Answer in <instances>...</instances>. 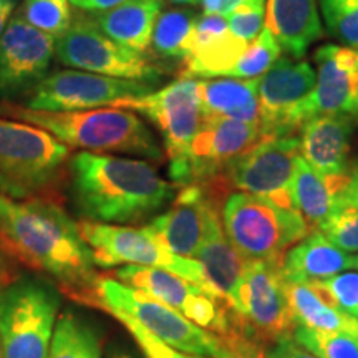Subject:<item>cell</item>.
Listing matches in <instances>:
<instances>
[{
    "label": "cell",
    "mask_w": 358,
    "mask_h": 358,
    "mask_svg": "<svg viewBox=\"0 0 358 358\" xmlns=\"http://www.w3.org/2000/svg\"><path fill=\"white\" fill-rule=\"evenodd\" d=\"M0 243L69 290L96 294L92 249L78 224L55 203L0 196Z\"/></svg>",
    "instance_id": "cell-1"
},
{
    "label": "cell",
    "mask_w": 358,
    "mask_h": 358,
    "mask_svg": "<svg viewBox=\"0 0 358 358\" xmlns=\"http://www.w3.org/2000/svg\"><path fill=\"white\" fill-rule=\"evenodd\" d=\"M71 194L87 221L131 224L174 199V185L150 161L80 151L70 159Z\"/></svg>",
    "instance_id": "cell-2"
},
{
    "label": "cell",
    "mask_w": 358,
    "mask_h": 358,
    "mask_svg": "<svg viewBox=\"0 0 358 358\" xmlns=\"http://www.w3.org/2000/svg\"><path fill=\"white\" fill-rule=\"evenodd\" d=\"M6 115L45 129L70 148L101 155H131L161 161L163 150L136 111L106 106L83 111H37L7 105Z\"/></svg>",
    "instance_id": "cell-3"
},
{
    "label": "cell",
    "mask_w": 358,
    "mask_h": 358,
    "mask_svg": "<svg viewBox=\"0 0 358 358\" xmlns=\"http://www.w3.org/2000/svg\"><path fill=\"white\" fill-rule=\"evenodd\" d=\"M221 221L227 239L245 262H282L285 252L308 234V224L297 209L243 191L227 196Z\"/></svg>",
    "instance_id": "cell-4"
},
{
    "label": "cell",
    "mask_w": 358,
    "mask_h": 358,
    "mask_svg": "<svg viewBox=\"0 0 358 358\" xmlns=\"http://www.w3.org/2000/svg\"><path fill=\"white\" fill-rule=\"evenodd\" d=\"M62 299L52 282L20 277L0 290L2 358H47Z\"/></svg>",
    "instance_id": "cell-5"
},
{
    "label": "cell",
    "mask_w": 358,
    "mask_h": 358,
    "mask_svg": "<svg viewBox=\"0 0 358 358\" xmlns=\"http://www.w3.org/2000/svg\"><path fill=\"white\" fill-rule=\"evenodd\" d=\"M70 146L35 124L0 118V191L30 199L57 181Z\"/></svg>",
    "instance_id": "cell-6"
},
{
    "label": "cell",
    "mask_w": 358,
    "mask_h": 358,
    "mask_svg": "<svg viewBox=\"0 0 358 358\" xmlns=\"http://www.w3.org/2000/svg\"><path fill=\"white\" fill-rule=\"evenodd\" d=\"M85 243L92 249L93 261L98 267L115 266H141L156 267L173 272L182 279L199 285L217 301L227 302L226 297L211 284L199 261L181 257L163 248L146 227L113 226L95 221H83L78 224Z\"/></svg>",
    "instance_id": "cell-7"
},
{
    "label": "cell",
    "mask_w": 358,
    "mask_h": 358,
    "mask_svg": "<svg viewBox=\"0 0 358 358\" xmlns=\"http://www.w3.org/2000/svg\"><path fill=\"white\" fill-rule=\"evenodd\" d=\"M280 264L275 261L245 264L244 274L227 301L232 324L266 345L294 337L297 327L285 295Z\"/></svg>",
    "instance_id": "cell-8"
},
{
    "label": "cell",
    "mask_w": 358,
    "mask_h": 358,
    "mask_svg": "<svg viewBox=\"0 0 358 358\" xmlns=\"http://www.w3.org/2000/svg\"><path fill=\"white\" fill-rule=\"evenodd\" d=\"M96 297L110 313H127L148 332L178 350L206 358L221 357V335L196 325L178 310L141 290L128 287L118 280L101 279L96 285Z\"/></svg>",
    "instance_id": "cell-9"
},
{
    "label": "cell",
    "mask_w": 358,
    "mask_h": 358,
    "mask_svg": "<svg viewBox=\"0 0 358 358\" xmlns=\"http://www.w3.org/2000/svg\"><path fill=\"white\" fill-rule=\"evenodd\" d=\"M55 55L71 69L111 78L155 85L164 75L148 53L116 43L98 29L92 17L85 15L73 17L69 30L57 38Z\"/></svg>",
    "instance_id": "cell-10"
},
{
    "label": "cell",
    "mask_w": 358,
    "mask_h": 358,
    "mask_svg": "<svg viewBox=\"0 0 358 358\" xmlns=\"http://www.w3.org/2000/svg\"><path fill=\"white\" fill-rule=\"evenodd\" d=\"M262 140L266 138L259 124L204 115L203 127L192 140L187 155L178 163L169 164L173 185L204 186L217 181L232 161Z\"/></svg>",
    "instance_id": "cell-11"
},
{
    "label": "cell",
    "mask_w": 358,
    "mask_h": 358,
    "mask_svg": "<svg viewBox=\"0 0 358 358\" xmlns=\"http://www.w3.org/2000/svg\"><path fill=\"white\" fill-rule=\"evenodd\" d=\"M113 106L145 115L159 129L169 164L187 155L204 122L199 80L181 77L158 92L116 101Z\"/></svg>",
    "instance_id": "cell-12"
},
{
    "label": "cell",
    "mask_w": 358,
    "mask_h": 358,
    "mask_svg": "<svg viewBox=\"0 0 358 358\" xmlns=\"http://www.w3.org/2000/svg\"><path fill=\"white\" fill-rule=\"evenodd\" d=\"M153 90V85L134 80L111 78L82 70H58L48 73L27 93L24 106L57 113L106 108L120 100L148 95Z\"/></svg>",
    "instance_id": "cell-13"
},
{
    "label": "cell",
    "mask_w": 358,
    "mask_h": 358,
    "mask_svg": "<svg viewBox=\"0 0 358 358\" xmlns=\"http://www.w3.org/2000/svg\"><path fill=\"white\" fill-rule=\"evenodd\" d=\"M299 156V136L266 138L232 161L217 182L295 209L292 181Z\"/></svg>",
    "instance_id": "cell-14"
},
{
    "label": "cell",
    "mask_w": 358,
    "mask_h": 358,
    "mask_svg": "<svg viewBox=\"0 0 358 358\" xmlns=\"http://www.w3.org/2000/svg\"><path fill=\"white\" fill-rule=\"evenodd\" d=\"M115 277L128 287L141 290L166 303L209 332L224 335L232 329V313H227L231 310L227 302L217 301L199 285L173 272L156 267L124 266L115 272Z\"/></svg>",
    "instance_id": "cell-15"
},
{
    "label": "cell",
    "mask_w": 358,
    "mask_h": 358,
    "mask_svg": "<svg viewBox=\"0 0 358 358\" xmlns=\"http://www.w3.org/2000/svg\"><path fill=\"white\" fill-rule=\"evenodd\" d=\"M317 75L306 60L282 57L259 82V124L264 138L290 136L297 129L295 115L315 88Z\"/></svg>",
    "instance_id": "cell-16"
},
{
    "label": "cell",
    "mask_w": 358,
    "mask_h": 358,
    "mask_svg": "<svg viewBox=\"0 0 358 358\" xmlns=\"http://www.w3.org/2000/svg\"><path fill=\"white\" fill-rule=\"evenodd\" d=\"M57 38L17 13L0 37V98H13L42 82L55 57Z\"/></svg>",
    "instance_id": "cell-17"
},
{
    "label": "cell",
    "mask_w": 358,
    "mask_h": 358,
    "mask_svg": "<svg viewBox=\"0 0 358 358\" xmlns=\"http://www.w3.org/2000/svg\"><path fill=\"white\" fill-rule=\"evenodd\" d=\"M317 82L313 92L299 106L297 129L308 120L324 115L348 113L358 87V50L325 43L313 53Z\"/></svg>",
    "instance_id": "cell-18"
},
{
    "label": "cell",
    "mask_w": 358,
    "mask_h": 358,
    "mask_svg": "<svg viewBox=\"0 0 358 358\" xmlns=\"http://www.w3.org/2000/svg\"><path fill=\"white\" fill-rule=\"evenodd\" d=\"M214 206V198L204 186H182L171 208L145 227L163 248L181 257L196 259L204 241L209 211Z\"/></svg>",
    "instance_id": "cell-19"
},
{
    "label": "cell",
    "mask_w": 358,
    "mask_h": 358,
    "mask_svg": "<svg viewBox=\"0 0 358 358\" xmlns=\"http://www.w3.org/2000/svg\"><path fill=\"white\" fill-rule=\"evenodd\" d=\"M353 123L348 113L317 116L303 123L299 148L308 166L325 178H347Z\"/></svg>",
    "instance_id": "cell-20"
},
{
    "label": "cell",
    "mask_w": 358,
    "mask_h": 358,
    "mask_svg": "<svg viewBox=\"0 0 358 358\" xmlns=\"http://www.w3.org/2000/svg\"><path fill=\"white\" fill-rule=\"evenodd\" d=\"M249 43L232 35L221 13L199 17L191 38L189 55L185 60L186 78H221L243 55Z\"/></svg>",
    "instance_id": "cell-21"
},
{
    "label": "cell",
    "mask_w": 358,
    "mask_h": 358,
    "mask_svg": "<svg viewBox=\"0 0 358 358\" xmlns=\"http://www.w3.org/2000/svg\"><path fill=\"white\" fill-rule=\"evenodd\" d=\"M266 27L289 57H306L324 37L317 0H267Z\"/></svg>",
    "instance_id": "cell-22"
},
{
    "label": "cell",
    "mask_w": 358,
    "mask_h": 358,
    "mask_svg": "<svg viewBox=\"0 0 358 358\" xmlns=\"http://www.w3.org/2000/svg\"><path fill=\"white\" fill-rule=\"evenodd\" d=\"M350 268H355L353 257L335 248L319 229H313L285 252L280 274L290 284H313Z\"/></svg>",
    "instance_id": "cell-23"
},
{
    "label": "cell",
    "mask_w": 358,
    "mask_h": 358,
    "mask_svg": "<svg viewBox=\"0 0 358 358\" xmlns=\"http://www.w3.org/2000/svg\"><path fill=\"white\" fill-rule=\"evenodd\" d=\"M163 0H128L110 10L95 13L93 22L106 37L129 50L148 53Z\"/></svg>",
    "instance_id": "cell-24"
},
{
    "label": "cell",
    "mask_w": 358,
    "mask_h": 358,
    "mask_svg": "<svg viewBox=\"0 0 358 358\" xmlns=\"http://www.w3.org/2000/svg\"><path fill=\"white\" fill-rule=\"evenodd\" d=\"M196 261H199L204 267L206 275L214 287L226 297V301H229L248 262L239 256L234 245L227 239L216 206L209 211L204 241L196 254Z\"/></svg>",
    "instance_id": "cell-25"
},
{
    "label": "cell",
    "mask_w": 358,
    "mask_h": 358,
    "mask_svg": "<svg viewBox=\"0 0 358 358\" xmlns=\"http://www.w3.org/2000/svg\"><path fill=\"white\" fill-rule=\"evenodd\" d=\"M259 82L261 78L199 80L204 115L226 116L237 122L259 124Z\"/></svg>",
    "instance_id": "cell-26"
},
{
    "label": "cell",
    "mask_w": 358,
    "mask_h": 358,
    "mask_svg": "<svg viewBox=\"0 0 358 358\" xmlns=\"http://www.w3.org/2000/svg\"><path fill=\"white\" fill-rule=\"evenodd\" d=\"M284 287L295 325L358 337V319L330 303L313 285L290 284L284 280Z\"/></svg>",
    "instance_id": "cell-27"
},
{
    "label": "cell",
    "mask_w": 358,
    "mask_h": 358,
    "mask_svg": "<svg viewBox=\"0 0 358 358\" xmlns=\"http://www.w3.org/2000/svg\"><path fill=\"white\" fill-rule=\"evenodd\" d=\"M347 178H325L299 156L292 181L294 208L302 214L308 226H319L338 206V194Z\"/></svg>",
    "instance_id": "cell-28"
},
{
    "label": "cell",
    "mask_w": 358,
    "mask_h": 358,
    "mask_svg": "<svg viewBox=\"0 0 358 358\" xmlns=\"http://www.w3.org/2000/svg\"><path fill=\"white\" fill-rule=\"evenodd\" d=\"M199 17L187 8H171L161 12L156 20L151 48L156 57L166 60H182L189 55L191 38Z\"/></svg>",
    "instance_id": "cell-29"
},
{
    "label": "cell",
    "mask_w": 358,
    "mask_h": 358,
    "mask_svg": "<svg viewBox=\"0 0 358 358\" xmlns=\"http://www.w3.org/2000/svg\"><path fill=\"white\" fill-rule=\"evenodd\" d=\"M47 358H101V343L92 325L73 312L58 317Z\"/></svg>",
    "instance_id": "cell-30"
},
{
    "label": "cell",
    "mask_w": 358,
    "mask_h": 358,
    "mask_svg": "<svg viewBox=\"0 0 358 358\" xmlns=\"http://www.w3.org/2000/svg\"><path fill=\"white\" fill-rule=\"evenodd\" d=\"M280 52V45L266 27L221 78H261L279 60Z\"/></svg>",
    "instance_id": "cell-31"
},
{
    "label": "cell",
    "mask_w": 358,
    "mask_h": 358,
    "mask_svg": "<svg viewBox=\"0 0 358 358\" xmlns=\"http://www.w3.org/2000/svg\"><path fill=\"white\" fill-rule=\"evenodd\" d=\"M70 0H24L19 15L40 32L58 38L73 22Z\"/></svg>",
    "instance_id": "cell-32"
},
{
    "label": "cell",
    "mask_w": 358,
    "mask_h": 358,
    "mask_svg": "<svg viewBox=\"0 0 358 358\" xmlns=\"http://www.w3.org/2000/svg\"><path fill=\"white\" fill-rule=\"evenodd\" d=\"M294 340L317 358H358V337L297 325Z\"/></svg>",
    "instance_id": "cell-33"
},
{
    "label": "cell",
    "mask_w": 358,
    "mask_h": 358,
    "mask_svg": "<svg viewBox=\"0 0 358 358\" xmlns=\"http://www.w3.org/2000/svg\"><path fill=\"white\" fill-rule=\"evenodd\" d=\"M320 10L327 32L358 50V0H320Z\"/></svg>",
    "instance_id": "cell-34"
},
{
    "label": "cell",
    "mask_w": 358,
    "mask_h": 358,
    "mask_svg": "<svg viewBox=\"0 0 358 358\" xmlns=\"http://www.w3.org/2000/svg\"><path fill=\"white\" fill-rule=\"evenodd\" d=\"M327 239L343 252H358V209L337 206L319 226Z\"/></svg>",
    "instance_id": "cell-35"
},
{
    "label": "cell",
    "mask_w": 358,
    "mask_h": 358,
    "mask_svg": "<svg viewBox=\"0 0 358 358\" xmlns=\"http://www.w3.org/2000/svg\"><path fill=\"white\" fill-rule=\"evenodd\" d=\"M310 285L340 310L358 319V272H340L337 275L313 282Z\"/></svg>",
    "instance_id": "cell-36"
},
{
    "label": "cell",
    "mask_w": 358,
    "mask_h": 358,
    "mask_svg": "<svg viewBox=\"0 0 358 358\" xmlns=\"http://www.w3.org/2000/svg\"><path fill=\"white\" fill-rule=\"evenodd\" d=\"M111 315L116 317V319L127 327L128 332L133 335L134 340H136L138 345H140L146 358H206V357L191 355V353L181 352L178 350V348L168 345V343H164L163 340H159L158 337H155L153 334L148 332L145 327H141L136 320H133L131 317L127 315V313L111 312Z\"/></svg>",
    "instance_id": "cell-37"
},
{
    "label": "cell",
    "mask_w": 358,
    "mask_h": 358,
    "mask_svg": "<svg viewBox=\"0 0 358 358\" xmlns=\"http://www.w3.org/2000/svg\"><path fill=\"white\" fill-rule=\"evenodd\" d=\"M264 3H266V0H254V2H248L237 7L234 12L229 13L226 20L232 35L244 40L245 43L254 42L264 29V13H266L264 12Z\"/></svg>",
    "instance_id": "cell-38"
},
{
    "label": "cell",
    "mask_w": 358,
    "mask_h": 358,
    "mask_svg": "<svg viewBox=\"0 0 358 358\" xmlns=\"http://www.w3.org/2000/svg\"><path fill=\"white\" fill-rule=\"evenodd\" d=\"M221 338L222 353L219 358H268L266 343L244 334L234 324L229 332L221 335Z\"/></svg>",
    "instance_id": "cell-39"
},
{
    "label": "cell",
    "mask_w": 358,
    "mask_h": 358,
    "mask_svg": "<svg viewBox=\"0 0 358 358\" xmlns=\"http://www.w3.org/2000/svg\"><path fill=\"white\" fill-rule=\"evenodd\" d=\"M268 358H317L310 352L306 350L301 343H297L294 337L282 338L272 347H267Z\"/></svg>",
    "instance_id": "cell-40"
},
{
    "label": "cell",
    "mask_w": 358,
    "mask_h": 358,
    "mask_svg": "<svg viewBox=\"0 0 358 358\" xmlns=\"http://www.w3.org/2000/svg\"><path fill=\"white\" fill-rule=\"evenodd\" d=\"M338 206L358 209V164L355 168L348 169L345 185L338 194Z\"/></svg>",
    "instance_id": "cell-41"
},
{
    "label": "cell",
    "mask_w": 358,
    "mask_h": 358,
    "mask_svg": "<svg viewBox=\"0 0 358 358\" xmlns=\"http://www.w3.org/2000/svg\"><path fill=\"white\" fill-rule=\"evenodd\" d=\"M124 2H128V0H70L71 6L80 8V10L93 13L110 10V8L122 6Z\"/></svg>",
    "instance_id": "cell-42"
},
{
    "label": "cell",
    "mask_w": 358,
    "mask_h": 358,
    "mask_svg": "<svg viewBox=\"0 0 358 358\" xmlns=\"http://www.w3.org/2000/svg\"><path fill=\"white\" fill-rule=\"evenodd\" d=\"M17 2H19V0H0V37L6 32L12 13L17 7Z\"/></svg>",
    "instance_id": "cell-43"
},
{
    "label": "cell",
    "mask_w": 358,
    "mask_h": 358,
    "mask_svg": "<svg viewBox=\"0 0 358 358\" xmlns=\"http://www.w3.org/2000/svg\"><path fill=\"white\" fill-rule=\"evenodd\" d=\"M248 2H254V0H222L221 3V15L222 17H227L229 13H232L236 10L237 7L244 6V3Z\"/></svg>",
    "instance_id": "cell-44"
},
{
    "label": "cell",
    "mask_w": 358,
    "mask_h": 358,
    "mask_svg": "<svg viewBox=\"0 0 358 358\" xmlns=\"http://www.w3.org/2000/svg\"><path fill=\"white\" fill-rule=\"evenodd\" d=\"M222 0H201V6L206 15H213V13H221Z\"/></svg>",
    "instance_id": "cell-45"
},
{
    "label": "cell",
    "mask_w": 358,
    "mask_h": 358,
    "mask_svg": "<svg viewBox=\"0 0 358 358\" xmlns=\"http://www.w3.org/2000/svg\"><path fill=\"white\" fill-rule=\"evenodd\" d=\"M348 115L352 116L353 122H358V87H357V92H355V96H353V100H352L350 110H348Z\"/></svg>",
    "instance_id": "cell-46"
},
{
    "label": "cell",
    "mask_w": 358,
    "mask_h": 358,
    "mask_svg": "<svg viewBox=\"0 0 358 358\" xmlns=\"http://www.w3.org/2000/svg\"><path fill=\"white\" fill-rule=\"evenodd\" d=\"M168 2L176 3V6H198L201 0H168Z\"/></svg>",
    "instance_id": "cell-47"
},
{
    "label": "cell",
    "mask_w": 358,
    "mask_h": 358,
    "mask_svg": "<svg viewBox=\"0 0 358 358\" xmlns=\"http://www.w3.org/2000/svg\"><path fill=\"white\" fill-rule=\"evenodd\" d=\"M353 267L358 268V256H357V257H353Z\"/></svg>",
    "instance_id": "cell-48"
},
{
    "label": "cell",
    "mask_w": 358,
    "mask_h": 358,
    "mask_svg": "<svg viewBox=\"0 0 358 358\" xmlns=\"http://www.w3.org/2000/svg\"><path fill=\"white\" fill-rule=\"evenodd\" d=\"M116 358H133V357H128V355H120V357H116Z\"/></svg>",
    "instance_id": "cell-49"
},
{
    "label": "cell",
    "mask_w": 358,
    "mask_h": 358,
    "mask_svg": "<svg viewBox=\"0 0 358 358\" xmlns=\"http://www.w3.org/2000/svg\"><path fill=\"white\" fill-rule=\"evenodd\" d=\"M0 358H2V347H0Z\"/></svg>",
    "instance_id": "cell-50"
}]
</instances>
